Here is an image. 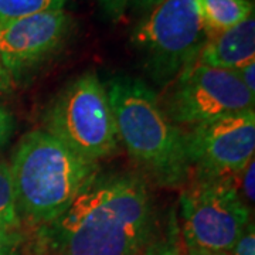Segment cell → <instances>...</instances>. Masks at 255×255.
<instances>
[{"label": "cell", "mask_w": 255, "mask_h": 255, "mask_svg": "<svg viewBox=\"0 0 255 255\" xmlns=\"http://www.w3.org/2000/svg\"><path fill=\"white\" fill-rule=\"evenodd\" d=\"M107 87L119 143L149 180L177 189L193 176L184 129L160 107L159 97L145 82L115 77Z\"/></svg>", "instance_id": "7a4b0ae2"}, {"label": "cell", "mask_w": 255, "mask_h": 255, "mask_svg": "<svg viewBox=\"0 0 255 255\" xmlns=\"http://www.w3.org/2000/svg\"><path fill=\"white\" fill-rule=\"evenodd\" d=\"M38 230L53 255H140L153 233L145 177L98 173L58 219Z\"/></svg>", "instance_id": "6da1fadb"}, {"label": "cell", "mask_w": 255, "mask_h": 255, "mask_svg": "<svg viewBox=\"0 0 255 255\" xmlns=\"http://www.w3.org/2000/svg\"><path fill=\"white\" fill-rule=\"evenodd\" d=\"M159 98L166 115L186 129L228 115L255 110V95L234 71L191 63Z\"/></svg>", "instance_id": "52a82bcc"}, {"label": "cell", "mask_w": 255, "mask_h": 255, "mask_svg": "<svg viewBox=\"0 0 255 255\" xmlns=\"http://www.w3.org/2000/svg\"><path fill=\"white\" fill-rule=\"evenodd\" d=\"M207 38L197 0H163L147 10L130 33L146 73L160 87L197 60Z\"/></svg>", "instance_id": "5b68a950"}, {"label": "cell", "mask_w": 255, "mask_h": 255, "mask_svg": "<svg viewBox=\"0 0 255 255\" xmlns=\"http://www.w3.org/2000/svg\"><path fill=\"white\" fill-rule=\"evenodd\" d=\"M14 132V118L9 111L0 105V147L6 145Z\"/></svg>", "instance_id": "e0dca14e"}, {"label": "cell", "mask_w": 255, "mask_h": 255, "mask_svg": "<svg viewBox=\"0 0 255 255\" xmlns=\"http://www.w3.org/2000/svg\"><path fill=\"white\" fill-rule=\"evenodd\" d=\"M21 241V233H9L0 230V255H18Z\"/></svg>", "instance_id": "2e32d148"}, {"label": "cell", "mask_w": 255, "mask_h": 255, "mask_svg": "<svg viewBox=\"0 0 255 255\" xmlns=\"http://www.w3.org/2000/svg\"><path fill=\"white\" fill-rule=\"evenodd\" d=\"M43 130L94 163L118 150L108 91L97 74H82L55 97L44 114Z\"/></svg>", "instance_id": "277c9868"}, {"label": "cell", "mask_w": 255, "mask_h": 255, "mask_svg": "<svg viewBox=\"0 0 255 255\" xmlns=\"http://www.w3.org/2000/svg\"><path fill=\"white\" fill-rule=\"evenodd\" d=\"M255 60V17L241 21L234 27L207 38L197 57V63L236 71Z\"/></svg>", "instance_id": "30bf717a"}, {"label": "cell", "mask_w": 255, "mask_h": 255, "mask_svg": "<svg viewBox=\"0 0 255 255\" xmlns=\"http://www.w3.org/2000/svg\"><path fill=\"white\" fill-rule=\"evenodd\" d=\"M160 1H163V0H130V4L129 6H132L133 9L147 11V10H150L152 7H155L156 4H159Z\"/></svg>", "instance_id": "44dd1931"}, {"label": "cell", "mask_w": 255, "mask_h": 255, "mask_svg": "<svg viewBox=\"0 0 255 255\" xmlns=\"http://www.w3.org/2000/svg\"><path fill=\"white\" fill-rule=\"evenodd\" d=\"M21 219L18 216L10 164L0 159V230L20 233Z\"/></svg>", "instance_id": "7c38bea8"}, {"label": "cell", "mask_w": 255, "mask_h": 255, "mask_svg": "<svg viewBox=\"0 0 255 255\" xmlns=\"http://www.w3.org/2000/svg\"><path fill=\"white\" fill-rule=\"evenodd\" d=\"M183 255H209V254H200V253H193V251H186Z\"/></svg>", "instance_id": "7402d4cb"}, {"label": "cell", "mask_w": 255, "mask_h": 255, "mask_svg": "<svg viewBox=\"0 0 255 255\" xmlns=\"http://www.w3.org/2000/svg\"><path fill=\"white\" fill-rule=\"evenodd\" d=\"M234 73L237 74L240 81L248 91L255 95V60L241 65Z\"/></svg>", "instance_id": "d6986e66"}, {"label": "cell", "mask_w": 255, "mask_h": 255, "mask_svg": "<svg viewBox=\"0 0 255 255\" xmlns=\"http://www.w3.org/2000/svg\"><path fill=\"white\" fill-rule=\"evenodd\" d=\"M73 17L61 10L0 23V57L13 84L31 77L65 46Z\"/></svg>", "instance_id": "9c48e42d"}, {"label": "cell", "mask_w": 255, "mask_h": 255, "mask_svg": "<svg viewBox=\"0 0 255 255\" xmlns=\"http://www.w3.org/2000/svg\"><path fill=\"white\" fill-rule=\"evenodd\" d=\"M11 90H13V81L6 71L0 57V92H10Z\"/></svg>", "instance_id": "ffe728a7"}, {"label": "cell", "mask_w": 255, "mask_h": 255, "mask_svg": "<svg viewBox=\"0 0 255 255\" xmlns=\"http://www.w3.org/2000/svg\"><path fill=\"white\" fill-rule=\"evenodd\" d=\"M194 174L237 177L255 153V110L184 129Z\"/></svg>", "instance_id": "ba28073f"}, {"label": "cell", "mask_w": 255, "mask_h": 255, "mask_svg": "<svg viewBox=\"0 0 255 255\" xmlns=\"http://www.w3.org/2000/svg\"><path fill=\"white\" fill-rule=\"evenodd\" d=\"M182 231L187 251L227 255L248 226L250 207L236 177L194 174L180 196Z\"/></svg>", "instance_id": "8992f818"}, {"label": "cell", "mask_w": 255, "mask_h": 255, "mask_svg": "<svg viewBox=\"0 0 255 255\" xmlns=\"http://www.w3.org/2000/svg\"><path fill=\"white\" fill-rule=\"evenodd\" d=\"M9 164L18 216L38 228L58 219L100 173L98 163L77 155L43 129L20 139Z\"/></svg>", "instance_id": "3957f363"}, {"label": "cell", "mask_w": 255, "mask_h": 255, "mask_svg": "<svg viewBox=\"0 0 255 255\" xmlns=\"http://www.w3.org/2000/svg\"><path fill=\"white\" fill-rule=\"evenodd\" d=\"M68 0H0V23L28 17L43 11L61 10Z\"/></svg>", "instance_id": "4fadbf2b"}, {"label": "cell", "mask_w": 255, "mask_h": 255, "mask_svg": "<svg viewBox=\"0 0 255 255\" xmlns=\"http://www.w3.org/2000/svg\"><path fill=\"white\" fill-rule=\"evenodd\" d=\"M227 255H255V230L253 221L248 223L246 230Z\"/></svg>", "instance_id": "5bb4252c"}, {"label": "cell", "mask_w": 255, "mask_h": 255, "mask_svg": "<svg viewBox=\"0 0 255 255\" xmlns=\"http://www.w3.org/2000/svg\"><path fill=\"white\" fill-rule=\"evenodd\" d=\"M102 10L107 16L112 20H119L125 13L130 4V0H98Z\"/></svg>", "instance_id": "ac0fdd59"}, {"label": "cell", "mask_w": 255, "mask_h": 255, "mask_svg": "<svg viewBox=\"0 0 255 255\" xmlns=\"http://www.w3.org/2000/svg\"><path fill=\"white\" fill-rule=\"evenodd\" d=\"M254 174H255V169H254V160H251L250 163L247 164L246 169L238 174L241 176L240 179V186H241V197L243 200L246 201L247 206L248 207H253L254 204V197H255V190H254Z\"/></svg>", "instance_id": "9a60e30c"}, {"label": "cell", "mask_w": 255, "mask_h": 255, "mask_svg": "<svg viewBox=\"0 0 255 255\" xmlns=\"http://www.w3.org/2000/svg\"><path fill=\"white\" fill-rule=\"evenodd\" d=\"M197 4L209 37L234 27L254 14L251 0H197Z\"/></svg>", "instance_id": "8fae6325"}]
</instances>
